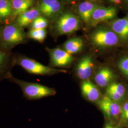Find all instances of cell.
<instances>
[{
  "instance_id": "27",
  "label": "cell",
  "mask_w": 128,
  "mask_h": 128,
  "mask_svg": "<svg viewBox=\"0 0 128 128\" xmlns=\"http://www.w3.org/2000/svg\"></svg>"
},
{
  "instance_id": "21",
  "label": "cell",
  "mask_w": 128,
  "mask_h": 128,
  "mask_svg": "<svg viewBox=\"0 0 128 128\" xmlns=\"http://www.w3.org/2000/svg\"><path fill=\"white\" fill-rule=\"evenodd\" d=\"M46 31L45 29H32V28L27 35L28 38L43 42L46 37Z\"/></svg>"
},
{
  "instance_id": "20",
  "label": "cell",
  "mask_w": 128,
  "mask_h": 128,
  "mask_svg": "<svg viewBox=\"0 0 128 128\" xmlns=\"http://www.w3.org/2000/svg\"><path fill=\"white\" fill-rule=\"evenodd\" d=\"M12 16L13 12L11 0H0V20H5Z\"/></svg>"
},
{
  "instance_id": "6",
  "label": "cell",
  "mask_w": 128,
  "mask_h": 128,
  "mask_svg": "<svg viewBox=\"0 0 128 128\" xmlns=\"http://www.w3.org/2000/svg\"><path fill=\"white\" fill-rule=\"evenodd\" d=\"M80 27V21L76 16L71 13H64L60 16L56 23L58 34L66 35L76 32Z\"/></svg>"
},
{
  "instance_id": "23",
  "label": "cell",
  "mask_w": 128,
  "mask_h": 128,
  "mask_svg": "<svg viewBox=\"0 0 128 128\" xmlns=\"http://www.w3.org/2000/svg\"><path fill=\"white\" fill-rule=\"evenodd\" d=\"M48 20L44 17L39 16L32 23V29H45L48 26Z\"/></svg>"
},
{
  "instance_id": "13",
  "label": "cell",
  "mask_w": 128,
  "mask_h": 128,
  "mask_svg": "<svg viewBox=\"0 0 128 128\" xmlns=\"http://www.w3.org/2000/svg\"><path fill=\"white\" fill-rule=\"evenodd\" d=\"M114 77V74L112 70L107 66H104L97 71L94 76V80L98 86L105 88L112 82Z\"/></svg>"
},
{
  "instance_id": "9",
  "label": "cell",
  "mask_w": 128,
  "mask_h": 128,
  "mask_svg": "<svg viewBox=\"0 0 128 128\" xmlns=\"http://www.w3.org/2000/svg\"><path fill=\"white\" fill-rule=\"evenodd\" d=\"M62 5L59 0H40L37 9L40 14L48 18H53L59 14Z\"/></svg>"
},
{
  "instance_id": "26",
  "label": "cell",
  "mask_w": 128,
  "mask_h": 128,
  "mask_svg": "<svg viewBox=\"0 0 128 128\" xmlns=\"http://www.w3.org/2000/svg\"><path fill=\"white\" fill-rule=\"evenodd\" d=\"M110 0L111 2H115V3H117V4H119L121 1V0Z\"/></svg>"
},
{
  "instance_id": "17",
  "label": "cell",
  "mask_w": 128,
  "mask_h": 128,
  "mask_svg": "<svg viewBox=\"0 0 128 128\" xmlns=\"http://www.w3.org/2000/svg\"><path fill=\"white\" fill-rule=\"evenodd\" d=\"M97 6L91 2L86 1L80 3L78 6V12L82 21L85 23L90 22L92 16Z\"/></svg>"
},
{
  "instance_id": "24",
  "label": "cell",
  "mask_w": 128,
  "mask_h": 128,
  "mask_svg": "<svg viewBox=\"0 0 128 128\" xmlns=\"http://www.w3.org/2000/svg\"><path fill=\"white\" fill-rule=\"evenodd\" d=\"M118 67L121 72L128 78V56L124 57L120 60Z\"/></svg>"
},
{
  "instance_id": "19",
  "label": "cell",
  "mask_w": 128,
  "mask_h": 128,
  "mask_svg": "<svg viewBox=\"0 0 128 128\" xmlns=\"http://www.w3.org/2000/svg\"><path fill=\"white\" fill-rule=\"evenodd\" d=\"M83 46L84 41L80 38H74L69 39L63 45L64 50L71 55L79 52L82 50Z\"/></svg>"
},
{
  "instance_id": "14",
  "label": "cell",
  "mask_w": 128,
  "mask_h": 128,
  "mask_svg": "<svg viewBox=\"0 0 128 128\" xmlns=\"http://www.w3.org/2000/svg\"><path fill=\"white\" fill-rule=\"evenodd\" d=\"M126 87L123 84L118 82H112L107 87L106 96L117 102L122 101L125 96Z\"/></svg>"
},
{
  "instance_id": "8",
  "label": "cell",
  "mask_w": 128,
  "mask_h": 128,
  "mask_svg": "<svg viewBox=\"0 0 128 128\" xmlns=\"http://www.w3.org/2000/svg\"><path fill=\"white\" fill-rule=\"evenodd\" d=\"M15 56L10 52L0 50V81L8 79L12 74V70L15 64Z\"/></svg>"
},
{
  "instance_id": "5",
  "label": "cell",
  "mask_w": 128,
  "mask_h": 128,
  "mask_svg": "<svg viewBox=\"0 0 128 128\" xmlns=\"http://www.w3.org/2000/svg\"><path fill=\"white\" fill-rule=\"evenodd\" d=\"M98 106L106 120L119 124L122 106L118 102L112 100L105 95L98 102Z\"/></svg>"
},
{
  "instance_id": "11",
  "label": "cell",
  "mask_w": 128,
  "mask_h": 128,
  "mask_svg": "<svg viewBox=\"0 0 128 128\" xmlns=\"http://www.w3.org/2000/svg\"><path fill=\"white\" fill-rule=\"evenodd\" d=\"M117 10L113 7H98L94 10L90 22L96 25L115 18L117 14Z\"/></svg>"
},
{
  "instance_id": "7",
  "label": "cell",
  "mask_w": 128,
  "mask_h": 128,
  "mask_svg": "<svg viewBox=\"0 0 128 128\" xmlns=\"http://www.w3.org/2000/svg\"><path fill=\"white\" fill-rule=\"evenodd\" d=\"M46 50L50 55V61L49 66L51 68H66L73 61L72 55L63 49L56 48L53 49L46 48Z\"/></svg>"
},
{
  "instance_id": "2",
  "label": "cell",
  "mask_w": 128,
  "mask_h": 128,
  "mask_svg": "<svg viewBox=\"0 0 128 128\" xmlns=\"http://www.w3.org/2000/svg\"><path fill=\"white\" fill-rule=\"evenodd\" d=\"M27 36L17 24L7 25L0 34V50L10 52L14 46L27 42Z\"/></svg>"
},
{
  "instance_id": "15",
  "label": "cell",
  "mask_w": 128,
  "mask_h": 128,
  "mask_svg": "<svg viewBox=\"0 0 128 128\" xmlns=\"http://www.w3.org/2000/svg\"><path fill=\"white\" fill-rule=\"evenodd\" d=\"M110 27L119 38L125 41L128 40V17L113 20Z\"/></svg>"
},
{
  "instance_id": "25",
  "label": "cell",
  "mask_w": 128,
  "mask_h": 128,
  "mask_svg": "<svg viewBox=\"0 0 128 128\" xmlns=\"http://www.w3.org/2000/svg\"><path fill=\"white\" fill-rule=\"evenodd\" d=\"M102 128H124V127L119 124L106 120Z\"/></svg>"
},
{
  "instance_id": "3",
  "label": "cell",
  "mask_w": 128,
  "mask_h": 128,
  "mask_svg": "<svg viewBox=\"0 0 128 128\" xmlns=\"http://www.w3.org/2000/svg\"><path fill=\"white\" fill-rule=\"evenodd\" d=\"M15 64L21 66L28 73L36 75L52 76L66 72V71L64 69H56L46 66L24 55H18L15 56Z\"/></svg>"
},
{
  "instance_id": "22",
  "label": "cell",
  "mask_w": 128,
  "mask_h": 128,
  "mask_svg": "<svg viewBox=\"0 0 128 128\" xmlns=\"http://www.w3.org/2000/svg\"><path fill=\"white\" fill-rule=\"evenodd\" d=\"M119 124L124 128H128V101L125 102L122 106Z\"/></svg>"
},
{
  "instance_id": "16",
  "label": "cell",
  "mask_w": 128,
  "mask_h": 128,
  "mask_svg": "<svg viewBox=\"0 0 128 128\" xmlns=\"http://www.w3.org/2000/svg\"><path fill=\"white\" fill-rule=\"evenodd\" d=\"M40 12L37 8H32L18 15L16 24L20 27L23 28L28 26L40 16Z\"/></svg>"
},
{
  "instance_id": "4",
  "label": "cell",
  "mask_w": 128,
  "mask_h": 128,
  "mask_svg": "<svg viewBox=\"0 0 128 128\" xmlns=\"http://www.w3.org/2000/svg\"><path fill=\"white\" fill-rule=\"evenodd\" d=\"M119 38L112 30L99 29L93 32L91 36L92 44L99 48H108L114 46L119 42Z\"/></svg>"
},
{
  "instance_id": "1",
  "label": "cell",
  "mask_w": 128,
  "mask_h": 128,
  "mask_svg": "<svg viewBox=\"0 0 128 128\" xmlns=\"http://www.w3.org/2000/svg\"><path fill=\"white\" fill-rule=\"evenodd\" d=\"M8 80L19 86L23 92V97L28 100H38L44 97L54 96L56 94V91L53 88L38 83L23 81L15 78L12 74Z\"/></svg>"
},
{
  "instance_id": "12",
  "label": "cell",
  "mask_w": 128,
  "mask_h": 128,
  "mask_svg": "<svg viewBox=\"0 0 128 128\" xmlns=\"http://www.w3.org/2000/svg\"><path fill=\"white\" fill-rule=\"evenodd\" d=\"M83 96L91 102H97L101 99V92L97 86L89 80L84 81L81 85Z\"/></svg>"
},
{
  "instance_id": "18",
  "label": "cell",
  "mask_w": 128,
  "mask_h": 128,
  "mask_svg": "<svg viewBox=\"0 0 128 128\" xmlns=\"http://www.w3.org/2000/svg\"><path fill=\"white\" fill-rule=\"evenodd\" d=\"M11 2L13 16L18 17L30 9L34 4V0H12Z\"/></svg>"
},
{
  "instance_id": "10",
  "label": "cell",
  "mask_w": 128,
  "mask_h": 128,
  "mask_svg": "<svg viewBox=\"0 0 128 128\" xmlns=\"http://www.w3.org/2000/svg\"><path fill=\"white\" fill-rule=\"evenodd\" d=\"M94 70V63L92 56H86L80 60L76 68L78 78L84 81L89 80Z\"/></svg>"
}]
</instances>
